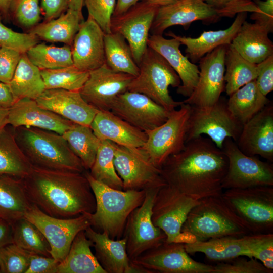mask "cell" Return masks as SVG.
<instances>
[{
    "instance_id": "f35d334b",
    "label": "cell",
    "mask_w": 273,
    "mask_h": 273,
    "mask_svg": "<svg viewBox=\"0 0 273 273\" xmlns=\"http://www.w3.org/2000/svg\"><path fill=\"white\" fill-rule=\"evenodd\" d=\"M62 135L80 159L85 170H89L94 164L101 142L90 127L74 123Z\"/></svg>"
},
{
    "instance_id": "680465c9",
    "label": "cell",
    "mask_w": 273,
    "mask_h": 273,
    "mask_svg": "<svg viewBox=\"0 0 273 273\" xmlns=\"http://www.w3.org/2000/svg\"><path fill=\"white\" fill-rule=\"evenodd\" d=\"M15 102L8 84L0 82V107L9 109Z\"/></svg>"
},
{
    "instance_id": "60d3db41",
    "label": "cell",
    "mask_w": 273,
    "mask_h": 273,
    "mask_svg": "<svg viewBox=\"0 0 273 273\" xmlns=\"http://www.w3.org/2000/svg\"><path fill=\"white\" fill-rule=\"evenodd\" d=\"M29 60L40 70L58 69L73 65L71 47L37 43L26 53Z\"/></svg>"
},
{
    "instance_id": "8d00e7d4",
    "label": "cell",
    "mask_w": 273,
    "mask_h": 273,
    "mask_svg": "<svg viewBox=\"0 0 273 273\" xmlns=\"http://www.w3.org/2000/svg\"><path fill=\"white\" fill-rule=\"evenodd\" d=\"M224 65V90L229 96L258 75V65L243 58L231 44L226 47Z\"/></svg>"
},
{
    "instance_id": "d6a6232c",
    "label": "cell",
    "mask_w": 273,
    "mask_h": 273,
    "mask_svg": "<svg viewBox=\"0 0 273 273\" xmlns=\"http://www.w3.org/2000/svg\"><path fill=\"white\" fill-rule=\"evenodd\" d=\"M93 243L82 231L75 237L65 258L59 263L57 273H106L90 247Z\"/></svg>"
},
{
    "instance_id": "9a60e30c",
    "label": "cell",
    "mask_w": 273,
    "mask_h": 273,
    "mask_svg": "<svg viewBox=\"0 0 273 273\" xmlns=\"http://www.w3.org/2000/svg\"><path fill=\"white\" fill-rule=\"evenodd\" d=\"M130 261L152 273H212L213 270V266L192 258L182 243L165 241Z\"/></svg>"
},
{
    "instance_id": "ffe728a7",
    "label": "cell",
    "mask_w": 273,
    "mask_h": 273,
    "mask_svg": "<svg viewBox=\"0 0 273 273\" xmlns=\"http://www.w3.org/2000/svg\"><path fill=\"white\" fill-rule=\"evenodd\" d=\"M220 18L216 10L202 0H177L158 8L150 32L162 35L167 28L174 25L186 29L194 21L215 23Z\"/></svg>"
},
{
    "instance_id": "7dc6e473",
    "label": "cell",
    "mask_w": 273,
    "mask_h": 273,
    "mask_svg": "<svg viewBox=\"0 0 273 273\" xmlns=\"http://www.w3.org/2000/svg\"><path fill=\"white\" fill-rule=\"evenodd\" d=\"M272 271L255 258L241 256L213 266L212 273H272Z\"/></svg>"
},
{
    "instance_id": "7c38bea8",
    "label": "cell",
    "mask_w": 273,
    "mask_h": 273,
    "mask_svg": "<svg viewBox=\"0 0 273 273\" xmlns=\"http://www.w3.org/2000/svg\"><path fill=\"white\" fill-rule=\"evenodd\" d=\"M199 202L167 185L158 190L152 207V220L166 234V242L185 243L181 228Z\"/></svg>"
},
{
    "instance_id": "d4e9b609",
    "label": "cell",
    "mask_w": 273,
    "mask_h": 273,
    "mask_svg": "<svg viewBox=\"0 0 273 273\" xmlns=\"http://www.w3.org/2000/svg\"><path fill=\"white\" fill-rule=\"evenodd\" d=\"M74 123L40 107L36 100L25 98L16 101L9 109L8 125L12 127L30 126L55 132L59 134Z\"/></svg>"
},
{
    "instance_id": "11a10c76",
    "label": "cell",
    "mask_w": 273,
    "mask_h": 273,
    "mask_svg": "<svg viewBox=\"0 0 273 273\" xmlns=\"http://www.w3.org/2000/svg\"><path fill=\"white\" fill-rule=\"evenodd\" d=\"M58 264L52 257L32 253L25 273H57Z\"/></svg>"
},
{
    "instance_id": "44dd1931",
    "label": "cell",
    "mask_w": 273,
    "mask_h": 273,
    "mask_svg": "<svg viewBox=\"0 0 273 273\" xmlns=\"http://www.w3.org/2000/svg\"><path fill=\"white\" fill-rule=\"evenodd\" d=\"M248 156L259 155L273 161V105L271 102L243 125L236 142Z\"/></svg>"
},
{
    "instance_id": "681fc988",
    "label": "cell",
    "mask_w": 273,
    "mask_h": 273,
    "mask_svg": "<svg viewBox=\"0 0 273 273\" xmlns=\"http://www.w3.org/2000/svg\"><path fill=\"white\" fill-rule=\"evenodd\" d=\"M116 0H84L88 15L105 34L111 32V24Z\"/></svg>"
},
{
    "instance_id": "e7e4bbea",
    "label": "cell",
    "mask_w": 273,
    "mask_h": 273,
    "mask_svg": "<svg viewBox=\"0 0 273 273\" xmlns=\"http://www.w3.org/2000/svg\"><path fill=\"white\" fill-rule=\"evenodd\" d=\"M157 7H161L172 4L177 0H141Z\"/></svg>"
},
{
    "instance_id": "83f0119b",
    "label": "cell",
    "mask_w": 273,
    "mask_h": 273,
    "mask_svg": "<svg viewBox=\"0 0 273 273\" xmlns=\"http://www.w3.org/2000/svg\"><path fill=\"white\" fill-rule=\"evenodd\" d=\"M247 16V12L239 13L229 28L223 30L204 31L196 38L178 36L171 31L166 33V35L176 39L181 44L185 46L186 56L195 63L216 48L230 44L242 23L246 20Z\"/></svg>"
},
{
    "instance_id": "c3c4849f",
    "label": "cell",
    "mask_w": 273,
    "mask_h": 273,
    "mask_svg": "<svg viewBox=\"0 0 273 273\" xmlns=\"http://www.w3.org/2000/svg\"><path fill=\"white\" fill-rule=\"evenodd\" d=\"M0 15V47L15 50L21 54L25 53L32 46L38 43V38L30 33L14 31L2 22Z\"/></svg>"
},
{
    "instance_id": "7402d4cb",
    "label": "cell",
    "mask_w": 273,
    "mask_h": 273,
    "mask_svg": "<svg viewBox=\"0 0 273 273\" xmlns=\"http://www.w3.org/2000/svg\"><path fill=\"white\" fill-rule=\"evenodd\" d=\"M104 35V31L89 15L81 22L71 46L75 67L89 72L105 63Z\"/></svg>"
},
{
    "instance_id": "ac0fdd59",
    "label": "cell",
    "mask_w": 273,
    "mask_h": 273,
    "mask_svg": "<svg viewBox=\"0 0 273 273\" xmlns=\"http://www.w3.org/2000/svg\"><path fill=\"white\" fill-rule=\"evenodd\" d=\"M134 77L115 72L105 63L89 71L88 79L79 90L83 99L99 111H110L120 94L128 90Z\"/></svg>"
},
{
    "instance_id": "94428289",
    "label": "cell",
    "mask_w": 273,
    "mask_h": 273,
    "mask_svg": "<svg viewBox=\"0 0 273 273\" xmlns=\"http://www.w3.org/2000/svg\"><path fill=\"white\" fill-rule=\"evenodd\" d=\"M12 0H0V15L8 19L10 17L9 11Z\"/></svg>"
},
{
    "instance_id": "4dcf8cb0",
    "label": "cell",
    "mask_w": 273,
    "mask_h": 273,
    "mask_svg": "<svg viewBox=\"0 0 273 273\" xmlns=\"http://www.w3.org/2000/svg\"><path fill=\"white\" fill-rule=\"evenodd\" d=\"M32 204L22 179L0 176V218L12 224L24 217Z\"/></svg>"
},
{
    "instance_id": "7a4b0ae2",
    "label": "cell",
    "mask_w": 273,
    "mask_h": 273,
    "mask_svg": "<svg viewBox=\"0 0 273 273\" xmlns=\"http://www.w3.org/2000/svg\"><path fill=\"white\" fill-rule=\"evenodd\" d=\"M84 172L32 167L22 181L30 201L41 211L56 218H73L92 214L96 209L95 197Z\"/></svg>"
},
{
    "instance_id": "4fadbf2b",
    "label": "cell",
    "mask_w": 273,
    "mask_h": 273,
    "mask_svg": "<svg viewBox=\"0 0 273 273\" xmlns=\"http://www.w3.org/2000/svg\"><path fill=\"white\" fill-rule=\"evenodd\" d=\"M90 215L83 214L73 218H56L32 204L24 217L43 234L50 246L51 256L60 263L67 255L77 234L91 225Z\"/></svg>"
},
{
    "instance_id": "d6986e66",
    "label": "cell",
    "mask_w": 273,
    "mask_h": 273,
    "mask_svg": "<svg viewBox=\"0 0 273 273\" xmlns=\"http://www.w3.org/2000/svg\"><path fill=\"white\" fill-rule=\"evenodd\" d=\"M110 111L144 131L164 123L170 113L146 95L128 90L118 96Z\"/></svg>"
},
{
    "instance_id": "1f68e13d",
    "label": "cell",
    "mask_w": 273,
    "mask_h": 273,
    "mask_svg": "<svg viewBox=\"0 0 273 273\" xmlns=\"http://www.w3.org/2000/svg\"><path fill=\"white\" fill-rule=\"evenodd\" d=\"M83 20L82 14L68 9L57 18L37 24L29 33L47 41L62 42L71 46Z\"/></svg>"
},
{
    "instance_id": "836d02e7",
    "label": "cell",
    "mask_w": 273,
    "mask_h": 273,
    "mask_svg": "<svg viewBox=\"0 0 273 273\" xmlns=\"http://www.w3.org/2000/svg\"><path fill=\"white\" fill-rule=\"evenodd\" d=\"M8 84L15 102L25 98L35 100L46 89L40 70L29 60L26 53L21 54Z\"/></svg>"
},
{
    "instance_id": "30bf717a",
    "label": "cell",
    "mask_w": 273,
    "mask_h": 273,
    "mask_svg": "<svg viewBox=\"0 0 273 273\" xmlns=\"http://www.w3.org/2000/svg\"><path fill=\"white\" fill-rule=\"evenodd\" d=\"M190 111L191 105L183 102L178 109L170 113L164 123L145 131L147 140L142 148L157 167L160 168L169 156L185 147Z\"/></svg>"
},
{
    "instance_id": "91938a15",
    "label": "cell",
    "mask_w": 273,
    "mask_h": 273,
    "mask_svg": "<svg viewBox=\"0 0 273 273\" xmlns=\"http://www.w3.org/2000/svg\"><path fill=\"white\" fill-rule=\"evenodd\" d=\"M141 0H117L112 17L120 15Z\"/></svg>"
},
{
    "instance_id": "cb8c5ba5",
    "label": "cell",
    "mask_w": 273,
    "mask_h": 273,
    "mask_svg": "<svg viewBox=\"0 0 273 273\" xmlns=\"http://www.w3.org/2000/svg\"><path fill=\"white\" fill-rule=\"evenodd\" d=\"M148 47L153 49L167 61L178 75L181 84L176 93L189 97L193 93L198 82L199 69L188 58L183 55L179 49L180 42L174 38L166 39L162 35H150Z\"/></svg>"
},
{
    "instance_id": "9c48e42d",
    "label": "cell",
    "mask_w": 273,
    "mask_h": 273,
    "mask_svg": "<svg viewBox=\"0 0 273 273\" xmlns=\"http://www.w3.org/2000/svg\"><path fill=\"white\" fill-rule=\"evenodd\" d=\"M114 164L122 180L123 190L160 189L167 185L160 168L141 148H129L114 143Z\"/></svg>"
},
{
    "instance_id": "be15d7a7",
    "label": "cell",
    "mask_w": 273,
    "mask_h": 273,
    "mask_svg": "<svg viewBox=\"0 0 273 273\" xmlns=\"http://www.w3.org/2000/svg\"><path fill=\"white\" fill-rule=\"evenodd\" d=\"M83 5L84 0H68V9L77 11L81 14H82Z\"/></svg>"
},
{
    "instance_id": "ab89813d",
    "label": "cell",
    "mask_w": 273,
    "mask_h": 273,
    "mask_svg": "<svg viewBox=\"0 0 273 273\" xmlns=\"http://www.w3.org/2000/svg\"><path fill=\"white\" fill-rule=\"evenodd\" d=\"M114 143L101 141L94 164L88 172L97 180L112 188L123 190L122 180L114 164Z\"/></svg>"
},
{
    "instance_id": "bcb514c9",
    "label": "cell",
    "mask_w": 273,
    "mask_h": 273,
    "mask_svg": "<svg viewBox=\"0 0 273 273\" xmlns=\"http://www.w3.org/2000/svg\"><path fill=\"white\" fill-rule=\"evenodd\" d=\"M39 0H12L9 16L20 25L33 28L40 20Z\"/></svg>"
},
{
    "instance_id": "52a82bcc",
    "label": "cell",
    "mask_w": 273,
    "mask_h": 273,
    "mask_svg": "<svg viewBox=\"0 0 273 273\" xmlns=\"http://www.w3.org/2000/svg\"><path fill=\"white\" fill-rule=\"evenodd\" d=\"M221 196L250 233H272L273 186L228 189Z\"/></svg>"
},
{
    "instance_id": "f546056e",
    "label": "cell",
    "mask_w": 273,
    "mask_h": 273,
    "mask_svg": "<svg viewBox=\"0 0 273 273\" xmlns=\"http://www.w3.org/2000/svg\"><path fill=\"white\" fill-rule=\"evenodd\" d=\"M246 235L195 241L184 244L185 247L189 254L202 253L208 259L214 261H226L241 256L248 257Z\"/></svg>"
},
{
    "instance_id": "8992f818",
    "label": "cell",
    "mask_w": 273,
    "mask_h": 273,
    "mask_svg": "<svg viewBox=\"0 0 273 273\" xmlns=\"http://www.w3.org/2000/svg\"><path fill=\"white\" fill-rule=\"evenodd\" d=\"M139 73L131 81L128 91L144 94L169 112L183 103L175 101L169 87H179L181 80L159 53L148 47L138 65Z\"/></svg>"
},
{
    "instance_id": "8fae6325",
    "label": "cell",
    "mask_w": 273,
    "mask_h": 273,
    "mask_svg": "<svg viewBox=\"0 0 273 273\" xmlns=\"http://www.w3.org/2000/svg\"><path fill=\"white\" fill-rule=\"evenodd\" d=\"M222 150L228 160L227 171L222 181L223 190L273 186L272 164L262 161L256 156L244 154L231 138L224 140Z\"/></svg>"
},
{
    "instance_id": "03108f58",
    "label": "cell",
    "mask_w": 273,
    "mask_h": 273,
    "mask_svg": "<svg viewBox=\"0 0 273 273\" xmlns=\"http://www.w3.org/2000/svg\"><path fill=\"white\" fill-rule=\"evenodd\" d=\"M0 48H1V47H0Z\"/></svg>"
},
{
    "instance_id": "3957f363",
    "label": "cell",
    "mask_w": 273,
    "mask_h": 273,
    "mask_svg": "<svg viewBox=\"0 0 273 273\" xmlns=\"http://www.w3.org/2000/svg\"><path fill=\"white\" fill-rule=\"evenodd\" d=\"M12 129L18 146L32 167L81 173L86 170L62 135L30 126Z\"/></svg>"
},
{
    "instance_id": "e0dca14e",
    "label": "cell",
    "mask_w": 273,
    "mask_h": 273,
    "mask_svg": "<svg viewBox=\"0 0 273 273\" xmlns=\"http://www.w3.org/2000/svg\"><path fill=\"white\" fill-rule=\"evenodd\" d=\"M227 46L216 48L199 60L197 84L184 103L193 106L206 107L219 100L225 89L224 57Z\"/></svg>"
},
{
    "instance_id": "f1b7e54d",
    "label": "cell",
    "mask_w": 273,
    "mask_h": 273,
    "mask_svg": "<svg viewBox=\"0 0 273 273\" xmlns=\"http://www.w3.org/2000/svg\"><path fill=\"white\" fill-rule=\"evenodd\" d=\"M269 33L263 26L245 20L231 44L245 59L257 64L273 55V43Z\"/></svg>"
},
{
    "instance_id": "ba28073f",
    "label": "cell",
    "mask_w": 273,
    "mask_h": 273,
    "mask_svg": "<svg viewBox=\"0 0 273 273\" xmlns=\"http://www.w3.org/2000/svg\"><path fill=\"white\" fill-rule=\"evenodd\" d=\"M243 125L233 116L227 105V100L220 97L214 104L206 107L191 106L186 143L203 134L206 135L222 149L226 138L235 142Z\"/></svg>"
},
{
    "instance_id": "7bdbcfd3",
    "label": "cell",
    "mask_w": 273,
    "mask_h": 273,
    "mask_svg": "<svg viewBox=\"0 0 273 273\" xmlns=\"http://www.w3.org/2000/svg\"><path fill=\"white\" fill-rule=\"evenodd\" d=\"M88 71L74 65L54 69L40 70L46 89H63L79 91L89 76Z\"/></svg>"
},
{
    "instance_id": "d590c367",
    "label": "cell",
    "mask_w": 273,
    "mask_h": 273,
    "mask_svg": "<svg viewBox=\"0 0 273 273\" xmlns=\"http://www.w3.org/2000/svg\"><path fill=\"white\" fill-rule=\"evenodd\" d=\"M32 168L16 142L13 129L6 126L0 131V176L22 179Z\"/></svg>"
},
{
    "instance_id": "f907efd6",
    "label": "cell",
    "mask_w": 273,
    "mask_h": 273,
    "mask_svg": "<svg viewBox=\"0 0 273 273\" xmlns=\"http://www.w3.org/2000/svg\"><path fill=\"white\" fill-rule=\"evenodd\" d=\"M222 17H233L241 12H254L257 8L253 0H202Z\"/></svg>"
},
{
    "instance_id": "b9f144b4",
    "label": "cell",
    "mask_w": 273,
    "mask_h": 273,
    "mask_svg": "<svg viewBox=\"0 0 273 273\" xmlns=\"http://www.w3.org/2000/svg\"><path fill=\"white\" fill-rule=\"evenodd\" d=\"M13 243L33 254L52 257L51 248L41 232L25 217L12 223Z\"/></svg>"
},
{
    "instance_id": "5bb4252c",
    "label": "cell",
    "mask_w": 273,
    "mask_h": 273,
    "mask_svg": "<svg viewBox=\"0 0 273 273\" xmlns=\"http://www.w3.org/2000/svg\"><path fill=\"white\" fill-rule=\"evenodd\" d=\"M159 190H146L143 203L127 218L123 237L126 241V251L130 260L166 240L165 233L156 226L152 220V207Z\"/></svg>"
},
{
    "instance_id": "74e56055",
    "label": "cell",
    "mask_w": 273,
    "mask_h": 273,
    "mask_svg": "<svg viewBox=\"0 0 273 273\" xmlns=\"http://www.w3.org/2000/svg\"><path fill=\"white\" fill-rule=\"evenodd\" d=\"M105 64L112 70L136 77L139 67L135 62L130 48L120 34L111 32L104 35Z\"/></svg>"
},
{
    "instance_id": "db71d44e",
    "label": "cell",
    "mask_w": 273,
    "mask_h": 273,
    "mask_svg": "<svg viewBox=\"0 0 273 273\" xmlns=\"http://www.w3.org/2000/svg\"><path fill=\"white\" fill-rule=\"evenodd\" d=\"M257 10L252 12L250 19L265 28L269 33L273 30V0H253Z\"/></svg>"
},
{
    "instance_id": "816d5d0a",
    "label": "cell",
    "mask_w": 273,
    "mask_h": 273,
    "mask_svg": "<svg viewBox=\"0 0 273 273\" xmlns=\"http://www.w3.org/2000/svg\"><path fill=\"white\" fill-rule=\"evenodd\" d=\"M21 53L6 47L0 48V82L8 84L12 80Z\"/></svg>"
},
{
    "instance_id": "484cf974",
    "label": "cell",
    "mask_w": 273,
    "mask_h": 273,
    "mask_svg": "<svg viewBox=\"0 0 273 273\" xmlns=\"http://www.w3.org/2000/svg\"><path fill=\"white\" fill-rule=\"evenodd\" d=\"M90 127L101 141H109L126 147L141 148L147 140L145 131L128 123L110 111H98Z\"/></svg>"
},
{
    "instance_id": "6125c7cd",
    "label": "cell",
    "mask_w": 273,
    "mask_h": 273,
    "mask_svg": "<svg viewBox=\"0 0 273 273\" xmlns=\"http://www.w3.org/2000/svg\"><path fill=\"white\" fill-rule=\"evenodd\" d=\"M9 109L0 107V131L8 125Z\"/></svg>"
},
{
    "instance_id": "f6af8a7d",
    "label": "cell",
    "mask_w": 273,
    "mask_h": 273,
    "mask_svg": "<svg viewBox=\"0 0 273 273\" xmlns=\"http://www.w3.org/2000/svg\"><path fill=\"white\" fill-rule=\"evenodd\" d=\"M249 258H253L273 270V233L249 234L246 235Z\"/></svg>"
},
{
    "instance_id": "603a6c76",
    "label": "cell",
    "mask_w": 273,
    "mask_h": 273,
    "mask_svg": "<svg viewBox=\"0 0 273 273\" xmlns=\"http://www.w3.org/2000/svg\"><path fill=\"white\" fill-rule=\"evenodd\" d=\"M35 100L42 108L74 123L88 126L99 111L83 99L79 91L45 89Z\"/></svg>"
},
{
    "instance_id": "003e7915",
    "label": "cell",
    "mask_w": 273,
    "mask_h": 273,
    "mask_svg": "<svg viewBox=\"0 0 273 273\" xmlns=\"http://www.w3.org/2000/svg\"><path fill=\"white\" fill-rule=\"evenodd\" d=\"M0 272H1V271H0Z\"/></svg>"
},
{
    "instance_id": "9f6ffc18",
    "label": "cell",
    "mask_w": 273,
    "mask_h": 273,
    "mask_svg": "<svg viewBox=\"0 0 273 273\" xmlns=\"http://www.w3.org/2000/svg\"><path fill=\"white\" fill-rule=\"evenodd\" d=\"M45 21L59 17L68 9V0H41Z\"/></svg>"
},
{
    "instance_id": "4316f807",
    "label": "cell",
    "mask_w": 273,
    "mask_h": 273,
    "mask_svg": "<svg viewBox=\"0 0 273 273\" xmlns=\"http://www.w3.org/2000/svg\"><path fill=\"white\" fill-rule=\"evenodd\" d=\"M84 231L93 243L95 257L106 273H132V264L127 253L124 237L112 239L90 226Z\"/></svg>"
},
{
    "instance_id": "ee69618b",
    "label": "cell",
    "mask_w": 273,
    "mask_h": 273,
    "mask_svg": "<svg viewBox=\"0 0 273 273\" xmlns=\"http://www.w3.org/2000/svg\"><path fill=\"white\" fill-rule=\"evenodd\" d=\"M32 254L14 243L1 247V272L25 273Z\"/></svg>"
},
{
    "instance_id": "277c9868",
    "label": "cell",
    "mask_w": 273,
    "mask_h": 273,
    "mask_svg": "<svg viewBox=\"0 0 273 273\" xmlns=\"http://www.w3.org/2000/svg\"><path fill=\"white\" fill-rule=\"evenodd\" d=\"M181 231L184 244L251 234L221 196L199 200V203L189 213Z\"/></svg>"
},
{
    "instance_id": "6f0895ef",
    "label": "cell",
    "mask_w": 273,
    "mask_h": 273,
    "mask_svg": "<svg viewBox=\"0 0 273 273\" xmlns=\"http://www.w3.org/2000/svg\"><path fill=\"white\" fill-rule=\"evenodd\" d=\"M13 243L12 224L0 218V248Z\"/></svg>"
},
{
    "instance_id": "5b68a950",
    "label": "cell",
    "mask_w": 273,
    "mask_h": 273,
    "mask_svg": "<svg viewBox=\"0 0 273 273\" xmlns=\"http://www.w3.org/2000/svg\"><path fill=\"white\" fill-rule=\"evenodd\" d=\"M96 200V209L90 215V226L114 240L123 237L127 218L143 203L145 190H118L97 180L85 170Z\"/></svg>"
},
{
    "instance_id": "f5cc1de1",
    "label": "cell",
    "mask_w": 273,
    "mask_h": 273,
    "mask_svg": "<svg viewBox=\"0 0 273 273\" xmlns=\"http://www.w3.org/2000/svg\"><path fill=\"white\" fill-rule=\"evenodd\" d=\"M257 65L256 84L262 94L267 96L273 90V55Z\"/></svg>"
},
{
    "instance_id": "2e32d148",
    "label": "cell",
    "mask_w": 273,
    "mask_h": 273,
    "mask_svg": "<svg viewBox=\"0 0 273 273\" xmlns=\"http://www.w3.org/2000/svg\"><path fill=\"white\" fill-rule=\"evenodd\" d=\"M158 8L141 1L124 13L112 17L111 32L126 39L138 65L148 48L150 30Z\"/></svg>"
},
{
    "instance_id": "e575fe53",
    "label": "cell",
    "mask_w": 273,
    "mask_h": 273,
    "mask_svg": "<svg viewBox=\"0 0 273 273\" xmlns=\"http://www.w3.org/2000/svg\"><path fill=\"white\" fill-rule=\"evenodd\" d=\"M270 102L254 80L230 96L227 105L233 116L243 125Z\"/></svg>"
},
{
    "instance_id": "6da1fadb",
    "label": "cell",
    "mask_w": 273,
    "mask_h": 273,
    "mask_svg": "<svg viewBox=\"0 0 273 273\" xmlns=\"http://www.w3.org/2000/svg\"><path fill=\"white\" fill-rule=\"evenodd\" d=\"M228 167L222 150L201 135L187 142L183 150L169 156L160 168L167 185L199 200L221 195Z\"/></svg>"
}]
</instances>
